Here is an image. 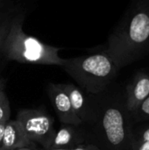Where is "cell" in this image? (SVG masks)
I'll use <instances>...</instances> for the list:
<instances>
[{
	"instance_id": "cell-2",
	"label": "cell",
	"mask_w": 149,
	"mask_h": 150,
	"mask_svg": "<svg viewBox=\"0 0 149 150\" xmlns=\"http://www.w3.org/2000/svg\"><path fill=\"white\" fill-rule=\"evenodd\" d=\"M2 49L6 59L20 63L61 67L65 62L59 55L61 47L47 45L25 33L21 18L10 24Z\"/></svg>"
},
{
	"instance_id": "cell-11",
	"label": "cell",
	"mask_w": 149,
	"mask_h": 150,
	"mask_svg": "<svg viewBox=\"0 0 149 150\" xmlns=\"http://www.w3.org/2000/svg\"><path fill=\"white\" fill-rule=\"evenodd\" d=\"M131 120L134 122L149 121V96L137 107V109L130 114Z\"/></svg>"
},
{
	"instance_id": "cell-9",
	"label": "cell",
	"mask_w": 149,
	"mask_h": 150,
	"mask_svg": "<svg viewBox=\"0 0 149 150\" xmlns=\"http://www.w3.org/2000/svg\"><path fill=\"white\" fill-rule=\"evenodd\" d=\"M76 127L77 126L62 124L58 130H55L49 149H73L84 144V136Z\"/></svg>"
},
{
	"instance_id": "cell-8",
	"label": "cell",
	"mask_w": 149,
	"mask_h": 150,
	"mask_svg": "<svg viewBox=\"0 0 149 150\" xmlns=\"http://www.w3.org/2000/svg\"><path fill=\"white\" fill-rule=\"evenodd\" d=\"M33 143L27 138L19 122L8 120L5 123L4 136L1 143L3 150H16L22 148H31Z\"/></svg>"
},
{
	"instance_id": "cell-15",
	"label": "cell",
	"mask_w": 149,
	"mask_h": 150,
	"mask_svg": "<svg viewBox=\"0 0 149 150\" xmlns=\"http://www.w3.org/2000/svg\"><path fill=\"white\" fill-rule=\"evenodd\" d=\"M7 31H8V27L4 26V25L0 26V48L3 46V43L4 41L5 36L7 34Z\"/></svg>"
},
{
	"instance_id": "cell-6",
	"label": "cell",
	"mask_w": 149,
	"mask_h": 150,
	"mask_svg": "<svg viewBox=\"0 0 149 150\" xmlns=\"http://www.w3.org/2000/svg\"><path fill=\"white\" fill-rule=\"evenodd\" d=\"M47 94L57 116L62 124L78 127L83 123L75 113L69 98L60 83H49L47 87Z\"/></svg>"
},
{
	"instance_id": "cell-14",
	"label": "cell",
	"mask_w": 149,
	"mask_h": 150,
	"mask_svg": "<svg viewBox=\"0 0 149 150\" xmlns=\"http://www.w3.org/2000/svg\"><path fill=\"white\" fill-rule=\"evenodd\" d=\"M37 150H44V149H37ZM48 150H100L99 148L94 144H90V143H88V144H82L80 146H77L76 148H73V149H48Z\"/></svg>"
},
{
	"instance_id": "cell-1",
	"label": "cell",
	"mask_w": 149,
	"mask_h": 150,
	"mask_svg": "<svg viewBox=\"0 0 149 150\" xmlns=\"http://www.w3.org/2000/svg\"><path fill=\"white\" fill-rule=\"evenodd\" d=\"M106 53L119 69L149 51V0H133L108 40Z\"/></svg>"
},
{
	"instance_id": "cell-13",
	"label": "cell",
	"mask_w": 149,
	"mask_h": 150,
	"mask_svg": "<svg viewBox=\"0 0 149 150\" xmlns=\"http://www.w3.org/2000/svg\"><path fill=\"white\" fill-rule=\"evenodd\" d=\"M131 150H149V140H135L131 138Z\"/></svg>"
},
{
	"instance_id": "cell-19",
	"label": "cell",
	"mask_w": 149,
	"mask_h": 150,
	"mask_svg": "<svg viewBox=\"0 0 149 150\" xmlns=\"http://www.w3.org/2000/svg\"><path fill=\"white\" fill-rule=\"evenodd\" d=\"M0 150H3V149H2V148H1V147H0Z\"/></svg>"
},
{
	"instance_id": "cell-12",
	"label": "cell",
	"mask_w": 149,
	"mask_h": 150,
	"mask_svg": "<svg viewBox=\"0 0 149 150\" xmlns=\"http://www.w3.org/2000/svg\"><path fill=\"white\" fill-rule=\"evenodd\" d=\"M11 107L8 97L4 91L0 90V123H6L10 120Z\"/></svg>"
},
{
	"instance_id": "cell-3",
	"label": "cell",
	"mask_w": 149,
	"mask_h": 150,
	"mask_svg": "<svg viewBox=\"0 0 149 150\" xmlns=\"http://www.w3.org/2000/svg\"><path fill=\"white\" fill-rule=\"evenodd\" d=\"M61 68L82 88L91 94L103 92L119 71L105 50L90 55L65 59Z\"/></svg>"
},
{
	"instance_id": "cell-10",
	"label": "cell",
	"mask_w": 149,
	"mask_h": 150,
	"mask_svg": "<svg viewBox=\"0 0 149 150\" xmlns=\"http://www.w3.org/2000/svg\"><path fill=\"white\" fill-rule=\"evenodd\" d=\"M63 91L68 95L72 108L77 117L85 122L90 118V108L85 95L79 87L73 83H60Z\"/></svg>"
},
{
	"instance_id": "cell-18",
	"label": "cell",
	"mask_w": 149,
	"mask_h": 150,
	"mask_svg": "<svg viewBox=\"0 0 149 150\" xmlns=\"http://www.w3.org/2000/svg\"><path fill=\"white\" fill-rule=\"evenodd\" d=\"M3 87H4V83H3V81L0 79V90L3 89Z\"/></svg>"
},
{
	"instance_id": "cell-16",
	"label": "cell",
	"mask_w": 149,
	"mask_h": 150,
	"mask_svg": "<svg viewBox=\"0 0 149 150\" xmlns=\"http://www.w3.org/2000/svg\"><path fill=\"white\" fill-rule=\"evenodd\" d=\"M4 127H5V123H0V147H1L2 140H3V136H4ZM1 148H2V147H1Z\"/></svg>"
},
{
	"instance_id": "cell-5",
	"label": "cell",
	"mask_w": 149,
	"mask_h": 150,
	"mask_svg": "<svg viewBox=\"0 0 149 150\" xmlns=\"http://www.w3.org/2000/svg\"><path fill=\"white\" fill-rule=\"evenodd\" d=\"M17 120L32 143L40 145L44 150L50 149L55 134L52 116L38 109H23L18 112Z\"/></svg>"
},
{
	"instance_id": "cell-7",
	"label": "cell",
	"mask_w": 149,
	"mask_h": 150,
	"mask_svg": "<svg viewBox=\"0 0 149 150\" xmlns=\"http://www.w3.org/2000/svg\"><path fill=\"white\" fill-rule=\"evenodd\" d=\"M149 96V72L141 70L136 73L126 87V107L133 113Z\"/></svg>"
},
{
	"instance_id": "cell-17",
	"label": "cell",
	"mask_w": 149,
	"mask_h": 150,
	"mask_svg": "<svg viewBox=\"0 0 149 150\" xmlns=\"http://www.w3.org/2000/svg\"><path fill=\"white\" fill-rule=\"evenodd\" d=\"M16 150H34V149H32V148H22V149H16Z\"/></svg>"
},
{
	"instance_id": "cell-4",
	"label": "cell",
	"mask_w": 149,
	"mask_h": 150,
	"mask_svg": "<svg viewBox=\"0 0 149 150\" xmlns=\"http://www.w3.org/2000/svg\"><path fill=\"white\" fill-rule=\"evenodd\" d=\"M100 130L107 150H131V117L126 103H112L102 112Z\"/></svg>"
}]
</instances>
